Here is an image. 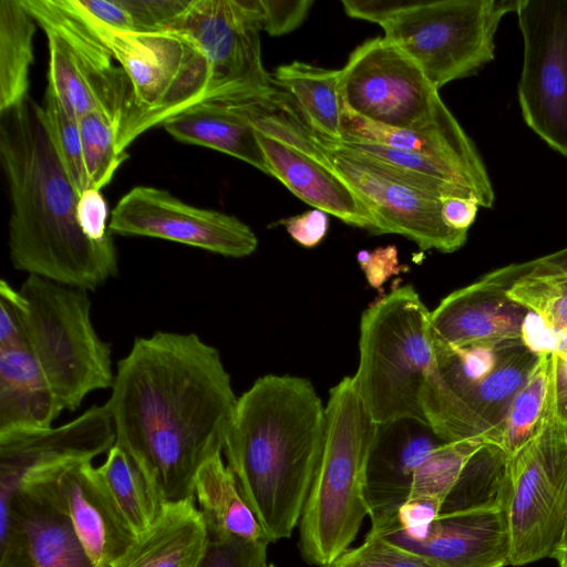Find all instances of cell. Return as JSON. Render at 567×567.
<instances>
[{
    "mask_svg": "<svg viewBox=\"0 0 567 567\" xmlns=\"http://www.w3.org/2000/svg\"><path fill=\"white\" fill-rule=\"evenodd\" d=\"M358 260L365 269L367 277L373 286H379L382 278H386L392 272V267L396 265V249L393 246L386 248H380L370 251H360L358 254Z\"/></svg>",
    "mask_w": 567,
    "mask_h": 567,
    "instance_id": "47",
    "label": "cell"
},
{
    "mask_svg": "<svg viewBox=\"0 0 567 567\" xmlns=\"http://www.w3.org/2000/svg\"><path fill=\"white\" fill-rule=\"evenodd\" d=\"M257 135L269 175L293 195L346 224L381 235L380 225L364 202L329 166L269 135Z\"/></svg>",
    "mask_w": 567,
    "mask_h": 567,
    "instance_id": "24",
    "label": "cell"
},
{
    "mask_svg": "<svg viewBox=\"0 0 567 567\" xmlns=\"http://www.w3.org/2000/svg\"><path fill=\"white\" fill-rule=\"evenodd\" d=\"M208 540L194 496L166 501L155 523L112 567H198Z\"/></svg>",
    "mask_w": 567,
    "mask_h": 567,
    "instance_id": "25",
    "label": "cell"
},
{
    "mask_svg": "<svg viewBox=\"0 0 567 567\" xmlns=\"http://www.w3.org/2000/svg\"><path fill=\"white\" fill-rule=\"evenodd\" d=\"M515 13L524 42L517 90L523 118L567 156V0H518Z\"/></svg>",
    "mask_w": 567,
    "mask_h": 567,
    "instance_id": "12",
    "label": "cell"
},
{
    "mask_svg": "<svg viewBox=\"0 0 567 567\" xmlns=\"http://www.w3.org/2000/svg\"><path fill=\"white\" fill-rule=\"evenodd\" d=\"M324 432L326 406L305 378L266 374L237 400L223 454L270 543L301 518Z\"/></svg>",
    "mask_w": 567,
    "mask_h": 567,
    "instance_id": "3",
    "label": "cell"
},
{
    "mask_svg": "<svg viewBox=\"0 0 567 567\" xmlns=\"http://www.w3.org/2000/svg\"><path fill=\"white\" fill-rule=\"evenodd\" d=\"M111 389L115 444L166 501L193 496L199 467L223 453L238 400L219 351L196 333L137 337Z\"/></svg>",
    "mask_w": 567,
    "mask_h": 567,
    "instance_id": "1",
    "label": "cell"
},
{
    "mask_svg": "<svg viewBox=\"0 0 567 567\" xmlns=\"http://www.w3.org/2000/svg\"><path fill=\"white\" fill-rule=\"evenodd\" d=\"M340 73V70L293 61L278 66L271 76L278 87L295 99L317 133L340 142L343 111Z\"/></svg>",
    "mask_w": 567,
    "mask_h": 567,
    "instance_id": "29",
    "label": "cell"
},
{
    "mask_svg": "<svg viewBox=\"0 0 567 567\" xmlns=\"http://www.w3.org/2000/svg\"><path fill=\"white\" fill-rule=\"evenodd\" d=\"M162 125L178 142L231 155L269 175L257 131L244 116L218 101L198 103Z\"/></svg>",
    "mask_w": 567,
    "mask_h": 567,
    "instance_id": "26",
    "label": "cell"
},
{
    "mask_svg": "<svg viewBox=\"0 0 567 567\" xmlns=\"http://www.w3.org/2000/svg\"><path fill=\"white\" fill-rule=\"evenodd\" d=\"M268 567H276L274 564H269Z\"/></svg>",
    "mask_w": 567,
    "mask_h": 567,
    "instance_id": "50",
    "label": "cell"
},
{
    "mask_svg": "<svg viewBox=\"0 0 567 567\" xmlns=\"http://www.w3.org/2000/svg\"><path fill=\"white\" fill-rule=\"evenodd\" d=\"M553 558H555L559 563L560 566L567 561V519H566L563 537L560 539L558 548L556 549L555 554L553 555Z\"/></svg>",
    "mask_w": 567,
    "mask_h": 567,
    "instance_id": "48",
    "label": "cell"
},
{
    "mask_svg": "<svg viewBox=\"0 0 567 567\" xmlns=\"http://www.w3.org/2000/svg\"><path fill=\"white\" fill-rule=\"evenodd\" d=\"M17 302L30 348L64 410L112 388L111 346L93 327L89 291L28 276Z\"/></svg>",
    "mask_w": 567,
    "mask_h": 567,
    "instance_id": "6",
    "label": "cell"
},
{
    "mask_svg": "<svg viewBox=\"0 0 567 567\" xmlns=\"http://www.w3.org/2000/svg\"><path fill=\"white\" fill-rule=\"evenodd\" d=\"M442 443L424 420L401 417L377 423L367 467L369 516L402 505L416 470Z\"/></svg>",
    "mask_w": 567,
    "mask_h": 567,
    "instance_id": "23",
    "label": "cell"
},
{
    "mask_svg": "<svg viewBox=\"0 0 567 567\" xmlns=\"http://www.w3.org/2000/svg\"><path fill=\"white\" fill-rule=\"evenodd\" d=\"M311 138L323 162L364 202L378 220L381 234H398L422 250L453 252L467 239L466 233L450 228L442 218L441 199L393 177L382 165L317 133Z\"/></svg>",
    "mask_w": 567,
    "mask_h": 567,
    "instance_id": "13",
    "label": "cell"
},
{
    "mask_svg": "<svg viewBox=\"0 0 567 567\" xmlns=\"http://www.w3.org/2000/svg\"><path fill=\"white\" fill-rule=\"evenodd\" d=\"M509 285L498 268L447 295L431 311L435 343L496 351L522 343V324L528 310L508 297Z\"/></svg>",
    "mask_w": 567,
    "mask_h": 567,
    "instance_id": "19",
    "label": "cell"
},
{
    "mask_svg": "<svg viewBox=\"0 0 567 567\" xmlns=\"http://www.w3.org/2000/svg\"><path fill=\"white\" fill-rule=\"evenodd\" d=\"M326 567H329V566H326Z\"/></svg>",
    "mask_w": 567,
    "mask_h": 567,
    "instance_id": "51",
    "label": "cell"
},
{
    "mask_svg": "<svg viewBox=\"0 0 567 567\" xmlns=\"http://www.w3.org/2000/svg\"><path fill=\"white\" fill-rule=\"evenodd\" d=\"M509 279L520 276L567 275V247L536 259L503 267Z\"/></svg>",
    "mask_w": 567,
    "mask_h": 567,
    "instance_id": "44",
    "label": "cell"
},
{
    "mask_svg": "<svg viewBox=\"0 0 567 567\" xmlns=\"http://www.w3.org/2000/svg\"><path fill=\"white\" fill-rule=\"evenodd\" d=\"M435 363L431 311L411 285L393 289L363 311L352 378L375 423L426 421L422 395Z\"/></svg>",
    "mask_w": 567,
    "mask_h": 567,
    "instance_id": "5",
    "label": "cell"
},
{
    "mask_svg": "<svg viewBox=\"0 0 567 567\" xmlns=\"http://www.w3.org/2000/svg\"><path fill=\"white\" fill-rule=\"evenodd\" d=\"M111 234L171 240L217 255H251L258 239L252 229L233 215L192 206L169 192L136 186L112 210Z\"/></svg>",
    "mask_w": 567,
    "mask_h": 567,
    "instance_id": "16",
    "label": "cell"
},
{
    "mask_svg": "<svg viewBox=\"0 0 567 567\" xmlns=\"http://www.w3.org/2000/svg\"><path fill=\"white\" fill-rule=\"evenodd\" d=\"M76 214L83 234L91 241L102 243L112 237L107 204L100 189L87 188L80 195Z\"/></svg>",
    "mask_w": 567,
    "mask_h": 567,
    "instance_id": "41",
    "label": "cell"
},
{
    "mask_svg": "<svg viewBox=\"0 0 567 567\" xmlns=\"http://www.w3.org/2000/svg\"><path fill=\"white\" fill-rule=\"evenodd\" d=\"M193 496L209 538L270 542L243 498L223 453L210 457L199 467L193 484Z\"/></svg>",
    "mask_w": 567,
    "mask_h": 567,
    "instance_id": "27",
    "label": "cell"
},
{
    "mask_svg": "<svg viewBox=\"0 0 567 567\" xmlns=\"http://www.w3.org/2000/svg\"><path fill=\"white\" fill-rule=\"evenodd\" d=\"M518 0L402 1L382 24L432 85L475 74L495 56V34Z\"/></svg>",
    "mask_w": 567,
    "mask_h": 567,
    "instance_id": "9",
    "label": "cell"
},
{
    "mask_svg": "<svg viewBox=\"0 0 567 567\" xmlns=\"http://www.w3.org/2000/svg\"><path fill=\"white\" fill-rule=\"evenodd\" d=\"M22 324L0 328V436L49 429L63 411Z\"/></svg>",
    "mask_w": 567,
    "mask_h": 567,
    "instance_id": "22",
    "label": "cell"
},
{
    "mask_svg": "<svg viewBox=\"0 0 567 567\" xmlns=\"http://www.w3.org/2000/svg\"><path fill=\"white\" fill-rule=\"evenodd\" d=\"M79 124L89 188L101 190L128 155L120 152L117 130L103 115L89 113L79 118Z\"/></svg>",
    "mask_w": 567,
    "mask_h": 567,
    "instance_id": "33",
    "label": "cell"
},
{
    "mask_svg": "<svg viewBox=\"0 0 567 567\" xmlns=\"http://www.w3.org/2000/svg\"><path fill=\"white\" fill-rule=\"evenodd\" d=\"M375 426L352 377L330 389L322 453L299 520V548L309 564L337 560L370 514L367 467Z\"/></svg>",
    "mask_w": 567,
    "mask_h": 567,
    "instance_id": "4",
    "label": "cell"
},
{
    "mask_svg": "<svg viewBox=\"0 0 567 567\" xmlns=\"http://www.w3.org/2000/svg\"><path fill=\"white\" fill-rule=\"evenodd\" d=\"M78 3L95 21L113 30L133 32L131 14L124 0H78Z\"/></svg>",
    "mask_w": 567,
    "mask_h": 567,
    "instance_id": "43",
    "label": "cell"
},
{
    "mask_svg": "<svg viewBox=\"0 0 567 567\" xmlns=\"http://www.w3.org/2000/svg\"><path fill=\"white\" fill-rule=\"evenodd\" d=\"M550 354H539L523 388L514 398L492 445L508 457L527 444L542 426L549 390Z\"/></svg>",
    "mask_w": 567,
    "mask_h": 567,
    "instance_id": "31",
    "label": "cell"
},
{
    "mask_svg": "<svg viewBox=\"0 0 567 567\" xmlns=\"http://www.w3.org/2000/svg\"><path fill=\"white\" fill-rule=\"evenodd\" d=\"M340 142L377 143L417 153L461 175L482 207L489 208L494 204L495 194L482 157L449 109L421 128L374 124L343 109Z\"/></svg>",
    "mask_w": 567,
    "mask_h": 567,
    "instance_id": "21",
    "label": "cell"
},
{
    "mask_svg": "<svg viewBox=\"0 0 567 567\" xmlns=\"http://www.w3.org/2000/svg\"><path fill=\"white\" fill-rule=\"evenodd\" d=\"M403 0H342L346 13L355 19H361L382 24L402 4Z\"/></svg>",
    "mask_w": 567,
    "mask_h": 567,
    "instance_id": "46",
    "label": "cell"
},
{
    "mask_svg": "<svg viewBox=\"0 0 567 567\" xmlns=\"http://www.w3.org/2000/svg\"><path fill=\"white\" fill-rule=\"evenodd\" d=\"M485 444L468 439L439 445L416 470L408 499H433L443 506L468 461Z\"/></svg>",
    "mask_w": 567,
    "mask_h": 567,
    "instance_id": "32",
    "label": "cell"
},
{
    "mask_svg": "<svg viewBox=\"0 0 567 567\" xmlns=\"http://www.w3.org/2000/svg\"><path fill=\"white\" fill-rule=\"evenodd\" d=\"M520 341L536 355L567 354V331L548 326L533 311H527L524 318Z\"/></svg>",
    "mask_w": 567,
    "mask_h": 567,
    "instance_id": "40",
    "label": "cell"
},
{
    "mask_svg": "<svg viewBox=\"0 0 567 567\" xmlns=\"http://www.w3.org/2000/svg\"><path fill=\"white\" fill-rule=\"evenodd\" d=\"M329 567H436L424 558L368 534L357 548L347 550Z\"/></svg>",
    "mask_w": 567,
    "mask_h": 567,
    "instance_id": "37",
    "label": "cell"
},
{
    "mask_svg": "<svg viewBox=\"0 0 567 567\" xmlns=\"http://www.w3.org/2000/svg\"><path fill=\"white\" fill-rule=\"evenodd\" d=\"M44 31L48 85L76 118L99 113L114 124L117 141L133 110L131 83L76 0H21Z\"/></svg>",
    "mask_w": 567,
    "mask_h": 567,
    "instance_id": "8",
    "label": "cell"
},
{
    "mask_svg": "<svg viewBox=\"0 0 567 567\" xmlns=\"http://www.w3.org/2000/svg\"><path fill=\"white\" fill-rule=\"evenodd\" d=\"M41 107L53 145L80 196L89 188V183L79 118L65 110L49 85Z\"/></svg>",
    "mask_w": 567,
    "mask_h": 567,
    "instance_id": "34",
    "label": "cell"
},
{
    "mask_svg": "<svg viewBox=\"0 0 567 567\" xmlns=\"http://www.w3.org/2000/svg\"><path fill=\"white\" fill-rule=\"evenodd\" d=\"M85 16L132 86L133 110L117 141L120 152L126 153L137 136L171 116L214 100L209 64L187 35L176 31L123 32Z\"/></svg>",
    "mask_w": 567,
    "mask_h": 567,
    "instance_id": "7",
    "label": "cell"
},
{
    "mask_svg": "<svg viewBox=\"0 0 567 567\" xmlns=\"http://www.w3.org/2000/svg\"><path fill=\"white\" fill-rule=\"evenodd\" d=\"M270 542H250L230 537L209 538L198 567H268L267 547Z\"/></svg>",
    "mask_w": 567,
    "mask_h": 567,
    "instance_id": "38",
    "label": "cell"
},
{
    "mask_svg": "<svg viewBox=\"0 0 567 567\" xmlns=\"http://www.w3.org/2000/svg\"><path fill=\"white\" fill-rule=\"evenodd\" d=\"M0 549V567H97L65 513L33 485L12 495Z\"/></svg>",
    "mask_w": 567,
    "mask_h": 567,
    "instance_id": "20",
    "label": "cell"
},
{
    "mask_svg": "<svg viewBox=\"0 0 567 567\" xmlns=\"http://www.w3.org/2000/svg\"><path fill=\"white\" fill-rule=\"evenodd\" d=\"M278 223L286 227L288 234L299 245L312 248L326 236L329 218L327 213L315 208L300 215L281 219Z\"/></svg>",
    "mask_w": 567,
    "mask_h": 567,
    "instance_id": "42",
    "label": "cell"
},
{
    "mask_svg": "<svg viewBox=\"0 0 567 567\" xmlns=\"http://www.w3.org/2000/svg\"><path fill=\"white\" fill-rule=\"evenodd\" d=\"M35 29L21 0L0 1V112L29 96Z\"/></svg>",
    "mask_w": 567,
    "mask_h": 567,
    "instance_id": "30",
    "label": "cell"
},
{
    "mask_svg": "<svg viewBox=\"0 0 567 567\" xmlns=\"http://www.w3.org/2000/svg\"><path fill=\"white\" fill-rule=\"evenodd\" d=\"M261 31L284 35L297 29L306 19L312 0H254Z\"/></svg>",
    "mask_w": 567,
    "mask_h": 567,
    "instance_id": "39",
    "label": "cell"
},
{
    "mask_svg": "<svg viewBox=\"0 0 567 567\" xmlns=\"http://www.w3.org/2000/svg\"><path fill=\"white\" fill-rule=\"evenodd\" d=\"M441 202L444 223L454 230L467 234L481 207L478 202L463 197H445Z\"/></svg>",
    "mask_w": 567,
    "mask_h": 567,
    "instance_id": "45",
    "label": "cell"
},
{
    "mask_svg": "<svg viewBox=\"0 0 567 567\" xmlns=\"http://www.w3.org/2000/svg\"><path fill=\"white\" fill-rule=\"evenodd\" d=\"M166 31L187 35L205 55L214 100L272 85L261 60L260 23L254 0H190Z\"/></svg>",
    "mask_w": 567,
    "mask_h": 567,
    "instance_id": "14",
    "label": "cell"
},
{
    "mask_svg": "<svg viewBox=\"0 0 567 567\" xmlns=\"http://www.w3.org/2000/svg\"><path fill=\"white\" fill-rule=\"evenodd\" d=\"M0 159L11 205L8 244L14 269L86 291L117 276L112 237L91 241L79 225L80 196L41 104L30 96L0 112Z\"/></svg>",
    "mask_w": 567,
    "mask_h": 567,
    "instance_id": "2",
    "label": "cell"
},
{
    "mask_svg": "<svg viewBox=\"0 0 567 567\" xmlns=\"http://www.w3.org/2000/svg\"><path fill=\"white\" fill-rule=\"evenodd\" d=\"M22 485L41 488L56 503L97 567H112L135 539L107 497L92 462L70 463L34 473L27 476Z\"/></svg>",
    "mask_w": 567,
    "mask_h": 567,
    "instance_id": "18",
    "label": "cell"
},
{
    "mask_svg": "<svg viewBox=\"0 0 567 567\" xmlns=\"http://www.w3.org/2000/svg\"><path fill=\"white\" fill-rule=\"evenodd\" d=\"M560 567H567V561L565 564H563Z\"/></svg>",
    "mask_w": 567,
    "mask_h": 567,
    "instance_id": "49",
    "label": "cell"
},
{
    "mask_svg": "<svg viewBox=\"0 0 567 567\" xmlns=\"http://www.w3.org/2000/svg\"><path fill=\"white\" fill-rule=\"evenodd\" d=\"M505 509L509 565L553 558L567 519V425L556 416L549 390L538 432L508 457Z\"/></svg>",
    "mask_w": 567,
    "mask_h": 567,
    "instance_id": "10",
    "label": "cell"
},
{
    "mask_svg": "<svg viewBox=\"0 0 567 567\" xmlns=\"http://www.w3.org/2000/svg\"><path fill=\"white\" fill-rule=\"evenodd\" d=\"M370 535L417 555L436 567H505L511 535L505 499L441 511L432 520L401 527L371 519Z\"/></svg>",
    "mask_w": 567,
    "mask_h": 567,
    "instance_id": "15",
    "label": "cell"
},
{
    "mask_svg": "<svg viewBox=\"0 0 567 567\" xmlns=\"http://www.w3.org/2000/svg\"><path fill=\"white\" fill-rule=\"evenodd\" d=\"M95 471L134 537L143 535L155 523L166 502L158 486L133 456L116 444Z\"/></svg>",
    "mask_w": 567,
    "mask_h": 567,
    "instance_id": "28",
    "label": "cell"
},
{
    "mask_svg": "<svg viewBox=\"0 0 567 567\" xmlns=\"http://www.w3.org/2000/svg\"><path fill=\"white\" fill-rule=\"evenodd\" d=\"M349 148L381 164L422 174L463 186L475 194L471 185L457 173L417 153L367 142H341ZM477 197V195L475 194ZM478 199V198H477ZM480 203V200H478ZM481 206V205H480Z\"/></svg>",
    "mask_w": 567,
    "mask_h": 567,
    "instance_id": "36",
    "label": "cell"
},
{
    "mask_svg": "<svg viewBox=\"0 0 567 567\" xmlns=\"http://www.w3.org/2000/svg\"><path fill=\"white\" fill-rule=\"evenodd\" d=\"M506 278L511 282L509 298L538 315L548 326L567 331V275Z\"/></svg>",
    "mask_w": 567,
    "mask_h": 567,
    "instance_id": "35",
    "label": "cell"
},
{
    "mask_svg": "<svg viewBox=\"0 0 567 567\" xmlns=\"http://www.w3.org/2000/svg\"><path fill=\"white\" fill-rule=\"evenodd\" d=\"M114 444L115 430L106 403L92 405L59 426L0 436V529L7 523L10 499L27 476L92 462Z\"/></svg>",
    "mask_w": 567,
    "mask_h": 567,
    "instance_id": "17",
    "label": "cell"
},
{
    "mask_svg": "<svg viewBox=\"0 0 567 567\" xmlns=\"http://www.w3.org/2000/svg\"><path fill=\"white\" fill-rule=\"evenodd\" d=\"M340 71L343 109L371 123L421 128L447 110L421 68L385 37L357 47Z\"/></svg>",
    "mask_w": 567,
    "mask_h": 567,
    "instance_id": "11",
    "label": "cell"
}]
</instances>
